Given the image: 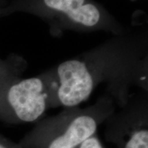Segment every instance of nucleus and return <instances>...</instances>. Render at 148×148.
I'll return each mask as SVG.
<instances>
[{"label": "nucleus", "mask_w": 148, "mask_h": 148, "mask_svg": "<svg viewBox=\"0 0 148 148\" xmlns=\"http://www.w3.org/2000/svg\"><path fill=\"white\" fill-rule=\"evenodd\" d=\"M148 35L145 29L113 37L52 68L50 108L78 106L101 84L116 106L125 105L130 89L148 91Z\"/></svg>", "instance_id": "nucleus-1"}, {"label": "nucleus", "mask_w": 148, "mask_h": 148, "mask_svg": "<svg viewBox=\"0 0 148 148\" xmlns=\"http://www.w3.org/2000/svg\"><path fill=\"white\" fill-rule=\"evenodd\" d=\"M16 12L40 18L53 35L66 31L118 35L127 30L106 9L92 0H12L0 8V18Z\"/></svg>", "instance_id": "nucleus-2"}, {"label": "nucleus", "mask_w": 148, "mask_h": 148, "mask_svg": "<svg viewBox=\"0 0 148 148\" xmlns=\"http://www.w3.org/2000/svg\"><path fill=\"white\" fill-rule=\"evenodd\" d=\"M116 106L112 97L105 92L86 108H64L36 121L17 144L19 148H77L97 134Z\"/></svg>", "instance_id": "nucleus-3"}, {"label": "nucleus", "mask_w": 148, "mask_h": 148, "mask_svg": "<svg viewBox=\"0 0 148 148\" xmlns=\"http://www.w3.org/2000/svg\"><path fill=\"white\" fill-rule=\"evenodd\" d=\"M52 69L21 78L0 87V121L10 124L36 123L50 108Z\"/></svg>", "instance_id": "nucleus-4"}, {"label": "nucleus", "mask_w": 148, "mask_h": 148, "mask_svg": "<svg viewBox=\"0 0 148 148\" xmlns=\"http://www.w3.org/2000/svg\"><path fill=\"white\" fill-rule=\"evenodd\" d=\"M103 123L105 139L116 148H148V92L131 95Z\"/></svg>", "instance_id": "nucleus-5"}, {"label": "nucleus", "mask_w": 148, "mask_h": 148, "mask_svg": "<svg viewBox=\"0 0 148 148\" xmlns=\"http://www.w3.org/2000/svg\"><path fill=\"white\" fill-rule=\"evenodd\" d=\"M27 66L25 58L16 53L0 58V87L21 78Z\"/></svg>", "instance_id": "nucleus-6"}, {"label": "nucleus", "mask_w": 148, "mask_h": 148, "mask_svg": "<svg viewBox=\"0 0 148 148\" xmlns=\"http://www.w3.org/2000/svg\"><path fill=\"white\" fill-rule=\"evenodd\" d=\"M77 148H106L97 134H96L91 137L85 140Z\"/></svg>", "instance_id": "nucleus-7"}, {"label": "nucleus", "mask_w": 148, "mask_h": 148, "mask_svg": "<svg viewBox=\"0 0 148 148\" xmlns=\"http://www.w3.org/2000/svg\"><path fill=\"white\" fill-rule=\"evenodd\" d=\"M0 148H19L17 143H14L0 134Z\"/></svg>", "instance_id": "nucleus-8"}, {"label": "nucleus", "mask_w": 148, "mask_h": 148, "mask_svg": "<svg viewBox=\"0 0 148 148\" xmlns=\"http://www.w3.org/2000/svg\"><path fill=\"white\" fill-rule=\"evenodd\" d=\"M7 3H8V1H7V0H0V8L5 6V5L7 4Z\"/></svg>", "instance_id": "nucleus-9"}]
</instances>
